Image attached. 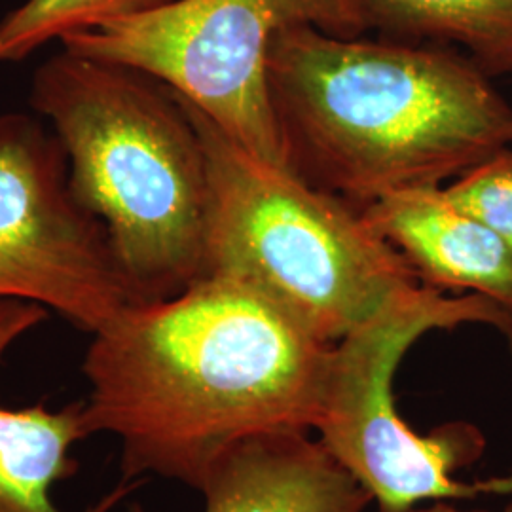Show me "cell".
I'll return each instance as SVG.
<instances>
[{
    "label": "cell",
    "mask_w": 512,
    "mask_h": 512,
    "mask_svg": "<svg viewBox=\"0 0 512 512\" xmlns=\"http://www.w3.org/2000/svg\"><path fill=\"white\" fill-rule=\"evenodd\" d=\"M179 101L209 171L205 275L251 287L325 344H338L420 285L361 209L249 154Z\"/></svg>",
    "instance_id": "4"
},
{
    "label": "cell",
    "mask_w": 512,
    "mask_h": 512,
    "mask_svg": "<svg viewBox=\"0 0 512 512\" xmlns=\"http://www.w3.org/2000/svg\"><path fill=\"white\" fill-rule=\"evenodd\" d=\"M48 319L35 302L0 300V363L27 332ZM92 437L84 401L52 410L46 403L25 408L0 404V512H67L54 503L52 488L78 473L74 444ZM135 482H118L92 507L80 512H110L133 490Z\"/></svg>",
    "instance_id": "10"
},
{
    "label": "cell",
    "mask_w": 512,
    "mask_h": 512,
    "mask_svg": "<svg viewBox=\"0 0 512 512\" xmlns=\"http://www.w3.org/2000/svg\"><path fill=\"white\" fill-rule=\"evenodd\" d=\"M461 325H488L512 340V317L494 300L473 293L450 298L420 283L334 344L325 403L313 433L382 512L410 511L423 501L512 495V475L473 484L454 478L486 450L476 425L450 421L418 435L399 416L393 397L404 353L431 330Z\"/></svg>",
    "instance_id": "5"
},
{
    "label": "cell",
    "mask_w": 512,
    "mask_h": 512,
    "mask_svg": "<svg viewBox=\"0 0 512 512\" xmlns=\"http://www.w3.org/2000/svg\"><path fill=\"white\" fill-rule=\"evenodd\" d=\"M31 105L65 150L76 200L105 224L135 304L205 277L207 158L175 93L63 48L33 74Z\"/></svg>",
    "instance_id": "3"
},
{
    "label": "cell",
    "mask_w": 512,
    "mask_h": 512,
    "mask_svg": "<svg viewBox=\"0 0 512 512\" xmlns=\"http://www.w3.org/2000/svg\"><path fill=\"white\" fill-rule=\"evenodd\" d=\"M404 512H490V511H461L458 507H454V505H448V503H435V505H431V507H425V509H420V507H414V509H410V511ZM501 512H512V503H509L505 509Z\"/></svg>",
    "instance_id": "14"
},
{
    "label": "cell",
    "mask_w": 512,
    "mask_h": 512,
    "mask_svg": "<svg viewBox=\"0 0 512 512\" xmlns=\"http://www.w3.org/2000/svg\"><path fill=\"white\" fill-rule=\"evenodd\" d=\"M492 76L450 46L334 37L311 25L277 33L272 107L304 181L361 209L442 186L512 145V107Z\"/></svg>",
    "instance_id": "2"
},
{
    "label": "cell",
    "mask_w": 512,
    "mask_h": 512,
    "mask_svg": "<svg viewBox=\"0 0 512 512\" xmlns=\"http://www.w3.org/2000/svg\"><path fill=\"white\" fill-rule=\"evenodd\" d=\"M25 300L95 334L133 302L105 224L76 200L54 131L0 116V300Z\"/></svg>",
    "instance_id": "7"
},
{
    "label": "cell",
    "mask_w": 512,
    "mask_h": 512,
    "mask_svg": "<svg viewBox=\"0 0 512 512\" xmlns=\"http://www.w3.org/2000/svg\"><path fill=\"white\" fill-rule=\"evenodd\" d=\"M444 192L488 224L512 251V145L444 186Z\"/></svg>",
    "instance_id": "13"
},
{
    "label": "cell",
    "mask_w": 512,
    "mask_h": 512,
    "mask_svg": "<svg viewBox=\"0 0 512 512\" xmlns=\"http://www.w3.org/2000/svg\"><path fill=\"white\" fill-rule=\"evenodd\" d=\"M203 512H363L372 495L310 433L245 440L203 482Z\"/></svg>",
    "instance_id": "9"
},
{
    "label": "cell",
    "mask_w": 512,
    "mask_h": 512,
    "mask_svg": "<svg viewBox=\"0 0 512 512\" xmlns=\"http://www.w3.org/2000/svg\"><path fill=\"white\" fill-rule=\"evenodd\" d=\"M82 372L93 435L120 442L122 482L154 475L202 490L220 459L270 433H313L334 344L251 287L205 275L129 304L92 334Z\"/></svg>",
    "instance_id": "1"
},
{
    "label": "cell",
    "mask_w": 512,
    "mask_h": 512,
    "mask_svg": "<svg viewBox=\"0 0 512 512\" xmlns=\"http://www.w3.org/2000/svg\"><path fill=\"white\" fill-rule=\"evenodd\" d=\"M363 37L353 0H171L61 38V46L162 82L238 147L291 169L268 82L270 46L287 27ZM293 171V169H291Z\"/></svg>",
    "instance_id": "6"
},
{
    "label": "cell",
    "mask_w": 512,
    "mask_h": 512,
    "mask_svg": "<svg viewBox=\"0 0 512 512\" xmlns=\"http://www.w3.org/2000/svg\"><path fill=\"white\" fill-rule=\"evenodd\" d=\"M129 512H148L143 505H139V503H135V505H131L129 507Z\"/></svg>",
    "instance_id": "15"
},
{
    "label": "cell",
    "mask_w": 512,
    "mask_h": 512,
    "mask_svg": "<svg viewBox=\"0 0 512 512\" xmlns=\"http://www.w3.org/2000/svg\"><path fill=\"white\" fill-rule=\"evenodd\" d=\"M380 38L459 46L488 76H512V0H353Z\"/></svg>",
    "instance_id": "11"
},
{
    "label": "cell",
    "mask_w": 512,
    "mask_h": 512,
    "mask_svg": "<svg viewBox=\"0 0 512 512\" xmlns=\"http://www.w3.org/2000/svg\"><path fill=\"white\" fill-rule=\"evenodd\" d=\"M167 2L171 0H25L0 19V65L21 61L52 40L139 16Z\"/></svg>",
    "instance_id": "12"
},
{
    "label": "cell",
    "mask_w": 512,
    "mask_h": 512,
    "mask_svg": "<svg viewBox=\"0 0 512 512\" xmlns=\"http://www.w3.org/2000/svg\"><path fill=\"white\" fill-rule=\"evenodd\" d=\"M366 224L404 256L423 285L486 296L512 317V251L448 198L444 186L389 194L361 209Z\"/></svg>",
    "instance_id": "8"
}]
</instances>
